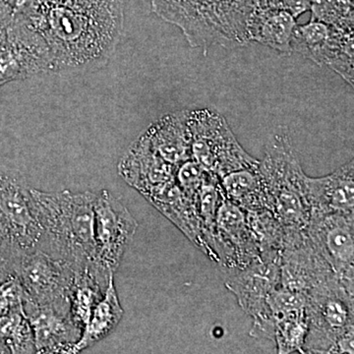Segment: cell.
Returning <instances> with one entry per match:
<instances>
[{
  "label": "cell",
  "instance_id": "cell-21",
  "mask_svg": "<svg viewBox=\"0 0 354 354\" xmlns=\"http://www.w3.org/2000/svg\"><path fill=\"white\" fill-rule=\"evenodd\" d=\"M220 184L223 196L244 211L267 209L264 181L259 165L230 172L221 177Z\"/></svg>",
  "mask_w": 354,
  "mask_h": 354
},
{
  "label": "cell",
  "instance_id": "cell-5",
  "mask_svg": "<svg viewBox=\"0 0 354 354\" xmlns=\"http://www.w3.org/2000/svg\"><path fill=\"white\" fill-rule=\"evenodd\" d=\"M304 353H353V291L337 277L307 297Z\"/></svg>",
  "mask_w": 354,
  "mask_h": 354
},
{
  "label": "cell",
  "instance_id": "cell-4",
  "mask_svg": "<svg viewBox=\"0 0 354 354\" xmlns=\"http://www.w3.org/2000/svg\"><path fill=\"white\" fill-rule=\"evenodd\" d=\"M259 169L267 199V209L285 230V246L297 245L306 239L310 209L305 177L290 135L277 133L268 142Z\"/></svg>",
  "mask_w": 354,
  "mask_h": 354
},
{
  "label": "cell",
  "instance_id": "cell-14",
  "mask_svg": "<svg viewBox=\"0 0 354 354\" xmlns=\"http://www.w3.org/2000/svg\"><path fill=\"white\" fill-rule=\"evenodd\" d=\"M281 281V251H265L225 283L239 306L254 319L269 316L268 298Z\"/></svg>",
  "mask_w": 354,
  "mask_h": 354
},
{
  "label": "cell",
  "instance_id": "cell-25",
  "mask_svg": "<svg viewBox=\"0 0 354 354\" xmlns=\"http://www.w3.org/2000/svg\"><path fill=\"white\" fill-rule=\"evenodd\" d=\"M25 292L15 274L0 283V316L23 308Z\"/></svg>",
  "mask_w": 354,
  "mask_h": 354
},
{
  "label": "cell",
  "instance_id": "cell-2",
  "mask_svg": "<svg viewBox=\"0 0 354 354\" xmlns=\"http://www.w3.org/2000/svg\"><path fill=\"white\" fill-rule=\"evenodd\" d=\"M153 12L178 27L191 48H239L251 43L258 0H151Z\"/></svg>",
  "mask_w": 354,
  "mask_h": 354
},
{
  "label": "cell",
  "instance_id": "cell-11",
  "mask_svg": "<svg viewBox=\"0 0 354 354\" xmlns=\"http://www.w3.org/2000/svg\"><path fill=\"white\" fill-rule=\"evenodd\" d=\"M353 214L311 211L307 239L335 276L353 291Z\"/></svg>",
  "mask_w": 354,
  "mask_h": 354
},
{
  "label": "cell",
  "instance_id": "cell-15",
  "mask_svg": "<svg viewBox=\"0 0 354 354\" xmlns=\"http://www.w3.org/2000/svg\"><path fill=\"white\" fill-rule=\"evenodd\" d=\"M23 310L32 327L36 353H74L83 330L71 317L39 306L25 297Z\"/></svg>",
  "mask_w": 354,
  "mask_h": 354
},
{
  "label": "cell",
  "instance_id": "cell-9",
  "mask_svg": "<svg viewBox=\"0 0 354 354\" xmlns=\"http://www.w3.org/2000/svg\"><path fill=\"white\" fill-rule=\"evenodd\" d=\"M95 270L104 276L114 274L123 255L136 234L138 223L124 206L108 190L95 194Z\"/></svg>",
  "mask_w": 354,
  "mask_h": 354
},
{
  "label": "cell",
  "instance_id": "cell-7",
  "mask_svg": "<svg viewBox=\"0 0 354 354\" xmlns=\"http://www.w3.org/2000/svg\"><path fill=\"white\" fill-rule=\"evenodd\" d=\"M191 158L205 171L218 177L247 167H257L259 160L244 151L221 114L212 109L189 113Z\"/></svg>",
  "mask_w": 354,
  "mask_h": 354
},
{
  "label": "cell",
  "instance_id": "cell-18",
  "mask_svg": "<svg viewBox=\"0 0 354 354\" xmlns=\"http://www.w3.org/2000/svg\"><path fill=\"white\" fill-rule=\"evenodd\" d=\"M189 113L167 114L144 133L153 151L176 167L191 158Z\"/></svg>",
  "mask_w": 354,
  "mask_h": 354
},
{
  "label": "cell",
  "instance_id": "cell-22",
  "mask_svg": "<svg viewBox=\"0 0 354 354\" xmlns=\"http://www.w3.org/2000/svg\"><path fill=\"white\" fill-rule=\"evenodd\" d=\"M274 320V337L278 353H304L305 339L308 332L306 308L272 317Z\"/></svg>",
  "mask_w": 354,
  "mask_h": 354
},
{
  "label": "cell",
  "instance_id": "cell-13",
  "mask_svg": "<svg viewBox=\"0 0 354 354\" xmlns=\"http://www.w3.org/2000/svg\"><path fill=\"white\" fill-rule=\"evenodd\" d=\"M213 249L216 262L228 269H243L262 254L246 212L223 194L216 214Z\"/></svg>",
  "mask_w": 354,
  "mask_h": 354
},
{
  "label": "cell",
  "instance_id": "cell-16",
  "mask_svg": "<svg viewBox=\"0 0 354 354\" xmlns=\"http://www.w3.org/2000/svg\"><path fill=\"white\" fill-rule=\"evenodd\" d=\"M335 277L332 268L317 252L308 239L281 251L279 286L283 288L307 297L312 290Z\"/></svg>",
  "mask_w": 354,
  "mask_h": 354
},
{
  "label": "cell",
  "instance_id": "cell-26",
  "mask_svg": "<svg viewBox=\"0 0 354 354\" xmlns=\"http://www.w3.org/2000/svg\"><path fill=\"white\" fill-rule=\"evenodd\" d=\"M311 0H258V8L263 10H285L295 18L310 10Z\"/></svg>",
  "mask_w": 354,
  "mask_h": 354
},
{
  "label": "cell",
  "instance_id": "cell-27",
  "mask_svg": "<svg viewBox=\"0 0 354 354\" xmlns=\"http://www.w3.org/2000/svg\"><path fill=\"white\" fill-rule=\"evenodd\" d=\"M14 274V270L12 265L8 260L4 257L2 254H0V283L2 281H6L7 279L10 278Z\"/></svg>",
  "mask_w": 354,
  "mask_h": 354
},
{
  "label": "cell",
  "instance_id": "cell-23",
  "mask_svg": "<svg viewBox=\"0 0 354 354\" xmlns=\"http://www.w3.org/2000/svg\"><path fill=\"white\" fill-rule=\"evenodd\" d=\"M0 344L6 353H36L34 334L23 308L0 316Z\"/></svg>",
  "mask_w": 354,
  "mask_h": 354
},
{
  "label": "cell",
  "instance_id": "cell-20",
  "mask_svg": "<svg viewBox=\"0 0 354 354\" xmlns=\"http://www.w3.org/2000/svg\"><path fill=\"white\" fill-rule=\"evenodd\" d=\"M113 279L114 274L109 279L104 297L93 309L80 339L75 344L74 353H82L86 348L106 339L115 330L122 319L124 311L121 307Z\"/></svg>",
  "mask_w": 354,
  "mask_h": 354
},
{
  "label": "cell",
  "instance_id": "cell-8",
  "mask_svg": "<svg viewBox=\"0 0 354 354\" xmlns=\"http://www.w3.org/2000/svg\"><path fill=\"white\" fill-rule=\"evenodd\" d=\"M13 270L27 299L70 316V297L75 281L71 264L38 248L16 260Z\"/></svg>",
  "mask_w": 354,
  "mask_h": 354
},
{
  "label": "cell",
  "instance_id": "cell-10",
  "mask_svg": "<svg viewBox=\"0 0 354 354\" xmlns=\"http://www.w3.org/2000/svg\"><path fill=\"white\" fill-rule=\"evenodd\" d=\"M53 72L48 44L24 20L15 17L0 41V87Z\"/></svg>",
  "mask_w": 354,
  "mask_h": 354
},
{
  "label": "cell",
  "instance_id": "cell-1",
  "mask_svg": "<svg viewBox=\"0 0 354 354\" xmlns=\"http://www.w3.org/2000/svg\"><path fill=\"white\" fill-rule=\"evenodd\" d=\"M127 0H32L21 19L50 48L53 73L104 66L120 44Z\"/></svg>",
  "mask_w": 354,
  "mask_h": 354
},
{
  "label": "cell",
  "instance_id": "cell-3",
  "mask_svg": "<svg viewBox=\"0 0 354 354\" xmlns=\"http://www.w3.org/2000/svg\"><path fill=\"white\" fill-rule=\"evenodd\" d=\"M31 194L43 228L39 249L66 261L75 271L95 268V193L31 188Z\"/></svg>",
  "mask_w": 354,
  "mask_h": 354
},
{
  "label": "cell",
  "instance_id": "cell-17",
  "mask_svg": "<svg viewBox=\"0 0 354 354\" xmlns=\"http://www.w3.org/2000/svg\"><path fill=\"white\" fill-rule=\"evenodd\" d=\"M353 160L323 177H305V190L311 211L354 212Z\"/></svg>",
  "mask_w": 354,
  "mask_h": 354
},
{
  "label": "cell",
  "instance_id": "cell-24",
  "mask_svg": "<svg viewBox=\"0 0 354 354\" xmlns=\"http://www.w3.org/2000/svg\"><path fill=\"white\" fill-rule=\"evenodd\" d=\"M312 19L353 29V0H311Z\"/></svg>",
  "mask_w": 354,
  "mask_h": 354
},
{
  "label": "cell",
  "instance_id": "cell-12",
  "mask_svg": "<svg viewBox=\"0 0 354 354\" xmlns=\"http://www.w3.org/2000/svg\"><path fill=\"white\" fill-rule=\"evenodd\" d=\"M293 51L330 67L353 85V28L335 27L311 18L307 24L297 26Z\"/></svg>",
  "mask_w": 354,
  "mask_h": 354
},
{
  "label": "cell",
  "instance_id": "cell-6",
  "mask_svg": "<svg viewBox=\"0 0 354 354\" xmlns=\"http://www.w3.org/2000/svg\"><path fill=\"white\" fill-rule=\"evenodd\" d=\"M43 228L31 187L16 174H0V254L13 267L26 253L39 248Z\"/></svg>",
  "mask_w": 354,
  "mask_h": 354
},
{
  "label": "cell",
  "instance_id": "cell-19",
  "mask_svg": "<svg viewBox=\"0 0 354 354\" xmlns=\"http://www.w3.org/2000/svg\"><path fill=\"white\" fill-rule=\"evenodd\" d=\"M297 26V18L288 11L258 8L250 27V39L283 55H290Z\"/></svg>",
  "mask_w": 354,
  "mask_h": 354
}]
</instances>
